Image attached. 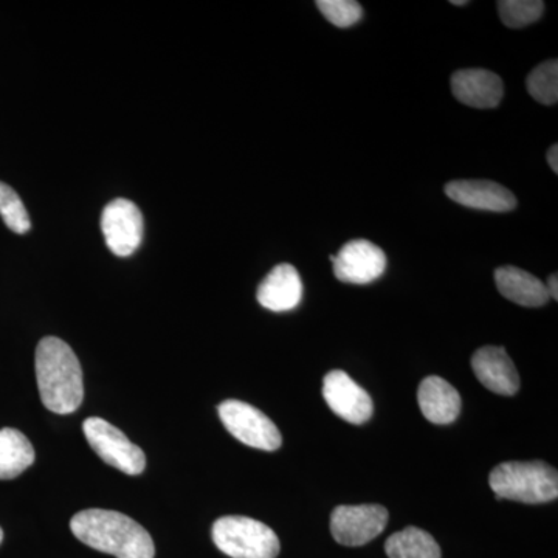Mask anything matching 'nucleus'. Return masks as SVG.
Returning <instances> with one entry per match:
<instances>
[{
    "mask_svg": "<svg viewBox=\"0 0 558 558\" xmlns=\"http://www.w3.org/2000/svg\"><path fill=\"white\" fill-rule=\"evenodd\" d=\"M73 535L84 545L117 558H154L153 537L137 521L116 510H81L70 521Z\"/></svg>",
    "mask_w": 558,
    "mask_h": 558,
    "instance_id": "1",
    "label": "nucleus"
},
{
    "mask_svg": "<svg viewBox=\"0 0 558 558\" xmlns=\"http://www.w3.org/2000/svg\"><path fill=\"white\" fill-rule=\"evenodd\" d=\"M36 379L40 400L57 414L75 413L84 399L83 369L73 349L58 337L36 348Z\"/></svg>",
    "mask_w": 558,
    "mask_h": 558,
    "instance_id": "2",
    "label": "nucleus"
},
{
    "mask_svg": "<svg viewBox=\"0 0 558 558\" xmlns=\"http://www.w3.org/2000/svg\"><path fill=\"white\" fill-rule=\"evenodd\" d=\"M497 499L542 505L558 497L557 470L542 461L502 462L488 475Z\"/></svg>",
    "mask_w": 558,
    "mask_h": 558,
    "instance_id": "3",
    "label": "nucleus"
},
{
    "mask_svg": "<svg viewBox=\"0 0 558 558\" xmlns=\"http://www.w3.org/2000/svg\"><path fill=\"white\" fill-rule=\"evenodd\" d=\"M213 542L231 558H277L281 545L274 529L248 517L229 515L213 524Z\"/></svg>",
    "mask_w": 558,
    "mask_h": 558,
    "instance_id": "4",
    "label": "nucleus"
},
{
    "mask_svg": "<svg viewBox=\"0 0 558 558\" xmlns=\"http://www.w3.org/2000/svg\"><path fill=\"white\" fill-rule=\"evenodd\" d=\"M83 432L92 450L110 468H116L131 476L145 472L146 457L143 450L105 418H86Z\"/></svg>",
    "mask_w": 558,
    "mask_h": 558,
    "instance_id": "5",
    "label": "nucleus"
},
{
    "mask_svg": "<svg viewBox=\"0 0 558 558\" xmlns=\"http://www.w3.org/2000/svg\"><path fill=\"white\" fill-rule=\"evenodd\" d=\"M218 413L227 432L245 446L264 451H275L282 446L277 425L255 407L230 399L220 403Z\"/></svg>",
    "mask_w": 558,
    "mask_h": 558,
    "instance_id": "6",
    "label": "nucleus"
},
{
    "mask_svg": "<svg viewBox=\"0 0 558 558\" xmlns=\"http://www.w3.org/2000/svg\"><path fill=\"white\" fill-rule=\"evenodd\" d=\"M389 513L380 505L339 506L330 515V534L339 545L363 546L379 537Z\"/></svg>",
    "mask_w": 558,
    "mask_h": 558,
    "instance_id": "7",
    "label": "nucleus"
},
{
    "mask_svg": "<svg viewBox=\"0 0 558 558\" xmlns=\"http://www.w3.org/2000/svg\"><path fill=\"white\" fill-rule=\"evenodd\" d=\"M101 230L113 255L131 256L142 244L143 215L134 202L116 199L106 205L101 215Z\"/></svg>",
    "mask_w": 558,
    "mask_h": 558,
    "instance_id": "8",
    "label": "nucleus"
},
{
    "mask_svg": "<svg viewBox=\"0 0 558 558\" xmlns=\"http://www.w3.org/2000/svg\"><path fill=\"white\" fill-rule=\"evenodd\" d=\"M333 274L341 282L369 284L387 269V255L379 245L366 240L349 241L339 255L330 256Z\"/></svg>",
    "mask_w": 558,
    "mask_h": 558,
    "instance_id": "9",
    "label": "nucleus"
},
{
    "mask_svg": "<svg viewBox=\"0 0 558 558\" xmlns=\"http://www.w3.org/2000/svg\"><path fill=\"white\" fill-rule=\"evenodd\" d=\"M323 398L329 409L349 424L362 425L373 417V399L344 371L336 369L326 374Z\"/></svg>",
    "mask_w": 558,
    "mask_h": 558,
    "instance_id": "10",
    "label": "nucleus"
},
{
    "mask_svg": "<svg viewBox=\"0 0 558 558\" xmlns=\"http://www.w3.org/2000/svg\"><path fill=\"white\" fill-rule=\"evenodd\" d=\"M446 194L459 205L484 211L508 213L517 208L512 191L490 180H453L447 183Z\"/></svg>",
    "mask_w": 558,
    "mask_h": 558,
    "instance_id": "11",
    "label": "nucleus"
},
{
    "mask_svg": "<svg viewBox=\"0 0 558 558\" xmlns=\"http://www.w3.org/2000/svg\"><path fill=\"white\" fill-rule=\"evenodd\" d=\"M472 368L476 379L499 396H515L520 376L505 348L484 347L473 354Z\"/></svg>",
    "mask_w": 558,
    "mask_h": 558,
    "instance_id": "12",
    "label": "nucleus"
},
{
    "mask_svg": "<svg viewBox=\"0 0 558 558\" xmlns=\"http://www.w3.org/2000/svg\"><path fill=\"white\" fill-rule=\"evenodd\" d=\"M451 92L458 101L475 109L497 108L505 95L502 80L484 69L458 70L451 76Z\"/></svg>",
    "mask_w": 558,
    "mask_h": 558,
    "instance_id": "13",
    "label": "nucleus"
},
{
    "mask_svg": "<svg viewBox=\"0 0 558 558\" xmlns=\"http://www.w3.org/2000/svg\"><path fill=\"white\" fill-rule=\"evenodd\" d=\"M260 306L271 312L295 310L303 300V281L290 264H279L263 279L256 293Z\"/></svg>",
    "mask_w": 558,
    "mask_h": 558,
    "instance_id": "14",
    "label": "nucleus"
},
{
    "mask_svg": "<svg viewBox=\"0 0 558 558\" xmlns=\"http://www.w3.org/2000/svg\"><path fill=\"white\" fill-rule=\"evenodd\" d=\"M417 400L422 414L432 424H451L461 414V396L442 377L429 376L422 380L418 385Z\"/></svg>",
    "mask_w": 558,
    "mask_h": 558,
    "instance_id": "15",
    "label": "nucleus"
},
{
    "mask_svg": "<svg viewBox=\"0 0 558 558\" xmlns=\"http://www.w3.org/2000/svg\"><path fill=\"white\" fill-rule=\"evenodd\" d=\"M495 282L505 299L523 307H542L550 300L545 282L519 267H498Z\"/></svg>",
    "mask_w": 558,
    "mask_h": 558,
    "instance_id": "16",
    "label": "nucleus"
},
{
    "mask_svg": "<svg viewBox=\"0 0 558 558\" xmlns=\"http://www.w3.org/2000/svg\"><path fill=\"white\" fill-rule=\"evenodd\" d=\"M36 453L20 429H0V480H14L31 468Z\"/></svg>",
    "mask_w": 558,
    "mask_h": 558,
    "instance_id": "17",
    "label": "nucleus"
},
{
    "mask_svg": "<svg viewBox=\"0 0 558 558\" xmlns=\"http://www.w3.org/2000/svg\"><path fill=\"white\" fill-rule=\"evenodd\" d=\"M385 553L389 558H440L438 542L414 526L392 534L385 543Z\"/></svg>",
    "mask_w": 558,
    "mask_h": 558,
    "instance_id": "18",
    "label": "nucleus"
},
{
    "mask_svg": "<svg viewBox=\"0 0 558 558\" xmlns=\"http://www.w3.org/2000/svg\"><path fill=\"white\" fill-rule=\"evenodd\" d=\"M529 94L542 105L553 106L558 101V61L550 60L537 65L526 80Z\"/></svg>",
    "mask_w": 558,
    "mask_h": 558,
    "instance_id": "19",
    "label": "nucleus"
},
{
    "mask_svg": "<svg viewBox=\"0 0 558 558\" xmlns=\"http://www.w3.org/2000/svg\"><path fill=\"white\" fill-rule=\"evenodd\" d=\"M499 17L509 28H523L535 24L545 11L542 0H499Z\"/></svg>",
    "mask_w": 558,
    "mask_h": 558,
    "instance_id": "20",
    "label": "nucleus"
},
{
    "mask_svg": "<svg viewBox=\"0 0 558 558\" xmlns=\"http://www.w3.org/2000/svg\"><path fill=\"white\" fill-rule=\"evenodd\" d=\"M0 216L14 233L25 234L32 229L31 216L20 194L3 182H0Z\"/></svg>",
    "mask_w": 558,
    "mask_h": 558,
    "instance_id": "21",
    "label": "nucleus"
},
{
    "mask_svg": "<svg viewBox=\"0 0 558 558\" xmlns=\"http://www.w3.org/2000/svg\"><path fill=\"white\" fill-rule=\"evenodd\" d=\"M318 10L323 16L339 28L352 27L363 16V9L354 0H318Z\"/></svg>",
    "mask_w": 558,
    "mask_h": 558,
    "instance_id": "22",
    "label": "nucleus"
},
{
    "mask_svg": "<svg viewBox=\"0 0 558 558\" xmlns=\"http://www.w3.org/2000/svg\"><path fill=\"white\" fill-rule=\"evenodd\" d=\"M558 146L557 145H553L550 146L549 150H548V163H549V167L553 168V171L558 172Z\"/></svg>",
    "mask_w": 558,
    "mask_h": 558,
    "instance_id": "23",
    "label": "nucleus"
},
{
    "mask_svg": "<svg viewBox=\"0 0 558 558\" xmlns=\"http://www.w3.org/2000/svg\"><path fill=\"white\" fill-rule=\"evenodd\" d=\"M558 279L557 274L550 275L548 282H546V289H548L549 296H553L554 300H558V290H557Z\"/></svg>",
    "mask_w": 558,
    "mask_h": 558,
    "instance_id": "24",
    "label": "nucleus"
},
{
    "mask_svg": "<svg viewBox=\"0 0 558 558\" xmlns=\"http://www.w3.org/2000/svg\"><path fill=\"white\" fill-rule=\"evenodd\" d=\"M453 5H468V2L465 0H453Z\"/></svg>",
    "mask_w": 558,
    "mask_h": 558,
    "instance_id": "25",
    "label": "nucleus"
},
{
    "mask_svg": "<svg viewBox=\"0 0 558 558\" xmlns=\"http://www.w3.org/2000/svg\"><path fill=\"white\" fill-rule=\"evenodd\" d=\"M2 539H3V531H2V527H0V543H2Z\"/></svg>",
    "mask_w": 558,
    "mask_h": 558,
    "instance_id": "26",
    "label": "nucleus"
}]
</instances>
